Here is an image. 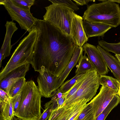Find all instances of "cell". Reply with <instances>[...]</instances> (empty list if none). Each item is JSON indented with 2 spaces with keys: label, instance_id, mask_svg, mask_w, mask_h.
<instances>
[{
  "label": "cell",
  "instance_id": "cell-1",
  "mask_svg": "<svg viewBox=\"0 0 120 120\" xmlns=\"http://www.w3.org/2000/svg\"><path fill=\"white\" fill-rule=\"evenodd\" d=\"M36 25L31 64L35 71L44 70L58 77L71 61L76 45L70 37L47 21L37 19Z\"/></svg>",
  "mask_w": 120,
  "mask_h": 120
},
{
  "label": "cell",
  "instance_id": "cell-2",
  "mask_svg": "<svg viewBox=\"0 0 120 120\" xmlns=\"http://www.w3.org/2000/svg\"><path fill=\"white\" fill-rule=\"evenodd\" d=\"M42 96L32 80L26 82L21 92L20 104L14 116L22 120H37L41 112Z\"/></svg>",
  "mask_w": 120,
  "mask_h": 120
},
{
  "label": "cell",
  "instance_id": "cell-3",
  "mask_svg": "<svg viewBox=\"0 0 120 120\" xmlns=\"http://www.w3.org/2000/svg\"><path fill=\"white\" fill-rule=\"evenodd\" d=\"M91 23H100L116 27L120 24V7L110 0L88 5L82 17Z\"/></svg>",
  "mask_w": 120,
  "mask_h": 120
},
{
  "label": "cell",
  "instance_id": "cell-4",
  "mask_svg": "<svg viewBox=\"0 0 120 120\" xmlns=\"http://www.w3.org/2000/svg\"><path fill=\"white\" fill-rule=\"evenodd\" d=\"M37 36L36 29L29 33L20 42L11 58L0 73V81L10 71L24 64H31Z\"/></svg>",
  "mask_w": 120,
  "mask_h": 120
},
{
  "label": "cell",
  "instance_id": "cell-5",
  "mask_svg": "<svg viewBox=\"0 0 120 120\" xmlns=\"http://www.w3.org/2000/svg\"><path fill=\"white\" fill-rule=\"evenodd\" d=\"M45 8L46 11L43 16V20L49 22L64 34L71 37V25L75 10L65 6L54 4Z\"/></svg>",
  "mask_w": 120,
  "mask_h": 120
},
{
  "label": "cell",
  "instance_id": "cell-6",
  "mask_svg": "<svg viewBox=\"0 0 120 120\" xmlns=\"http://www.w3.org/2000/svg\"><path fill=\"white\" fill-rule=\"evenodd\" d=\"M100 75L95 69L86 73L85 78L76 92L64 100L62 107L68 108L80 101L91 100L96 94L100 85Z\"/></svg>",
  "mask_w": 120,
  "mask_h": 120
},
{
  "label": "cell",
  "instance_id": "cell-7",
  "mask_svg": "<svg viewBox=\"0 0 120 120\" xmlns=\"http://www.w3.org/2000/svg\"><path fill=\"white\" fill-rule=\"evenodd\" d=\"M0 4L4 6L12 21L17 22L22 29L29 33L36 29L37 19L33 16L30 11L18 7L11 0H0Z\"/></svg>",
  "mask_w": 120,
  "mask_h": 120
},
{
  "label": "cell",
  "instance_id": "cell-8",
  "mask_svg": "<svg viewBox=\"0 0 120 120\" xmlns=\"http://www.w3.org/2000/svg\"><path fill=\"white\" fill-rule=\"evenodd\" d=\"M116 94L117 92L115 90L106 86H101L98 94L89 102L92 106L95 119Z\"/></svg>",
  "mask_w": 120,
  "mask_h": 120
},
{
  "label": "cell",
  "instance_id": "cell-9",
  "mask_svg": "<svg viewBox=\"0 0 120 120\" xmlns=\"http://www.w3.org/2000/svg\"><path fill=\"white\" fill-rule=\"evenodd\" d=\"M92 63L95 69L100 76L105 75L109 71L100 52L95 46L86 43L82 47Z\"/></svg>",
  "mask_w": 120,
  "mask_h": 120
},
{
  "label": "cell",
  "instance_id": "cell-10",
  "mask_svg": "<svg viewBox=\"0 0 120 120\" xmlns=\"http://www.w3.org/2000/svg\"><path fill=\"white\" fill-rule=\"evenodd\" d=\"M39 72L37 82L39 92L45 98L52 97L55 93V87L58 77L44 70Z\"/></svg>",
  "mask_w": 120,
  "mask_h": 120
},
{
  "label": "cell",
  "instance_id": "cell-11",
  "mask_svg": "<svg viewBox=\"0 0 120 120\" xmlns=\"http://www.w3.org/2000/svg\"><path fill=\"white\" fill-rule=\"evenodd\" d=\"M83 18L75 13L71 24V37L76 45L82 47L88 40L83 25Z\"/></svg>",
  "mask_w": 120,
  "mask_h": 120
},
{
  "label": "cell",
  "instance_id": "cell-12",
  "mask_svg": "<svg viewBox=\"0 0 120 120\" xmlns=\"http://www.w3.org/2000/svg\"><path fill=\"white\" fill-rule=\"evenodd\" d=\"M88 102L85 100L79 101L71 107L66 108L62 107L54 109L48 120H69L78 111L87 105Z\"/></svg>",
  "mask_w": 120,
  "mask_h": 120
},
{
  "label": "cell",
  "instance_id": "cell-13",
  "mask_svg": "<svg viewBox=\"0 0 120 120\" xmlns=\"http://www.w3.org/2000/svg\"><path fill=\"white\" fill-rule=\"evenodd\" d=\"M30 64L23 65L14 69L9 73L0 81V89L8 93L14 83L19 79L25 77L28 71Z\"/></svg>",
  "mask_w": 120,
  "mask_h": 120
},
{
  "label": "cell",
  "instance_id": "cell-14",
  "mask_svg": "<svg viewBox=\"0 0 120 120\" xmlns=\"http://www.w3.org/2000/svg\"><path fill=\"white\" fill-rule=\"evenodd\" d=\"M5 26L6 29V33L0 51V67L2 60L10 55L12 46L11 44V38L13 34L18 29L16 23L12 21H7Z\"/></svg>",
  "mask_w": 120,
  "mask_h": 120
},
{
  "label": "cell",
  "instance_id": "cell-15",
  "mask_svg": "<svg viewBox=\"0 0 120 120\" xmlns=\"http://www.w3.org/2000/svg\"><path fill=\"white\" fill-rule=\"evenodd\" d=\"M83 51V50L82 47L76 46L71 61L64 71L58 78L55 86V90L59 88L64 83L72 69L78 62Z\"/></svg>",
  "mask_w": 120,
  "mask_h": 120
},
{
  "label": "cell",
  "instance_id": "cell-16",
  "mask_svg": "<svg viewBox=\"0 0 120 120\" xmlns=\"http://www.w3.org/2000/svg\"><path fill=\"white\" fill-rule=\"evenodd\" d=\"M83 25L88 38L92 37H103L112 28L107 25L100 23H91L85 20L83 21Z\"/></svg>",
  "mask_w": 120,
  "mask_h": 120
},
{
  "label": "cell",
  "instance_id": "cell-17",
  "mask_svg": "<svg viewBox=\"0 0 120 120\" xmlns=\"http://www.w3.org/2000/svg\"><path fill=\"white\" fill-rule=\"evenodd\" d=\"M97 47L102 54L108 67L116 78L120 82V62L98 45Z\"/></svg>",
  "mask_w": 120,
  "mask_h": 120
},
{
  "label": "cell",
  "instance_id": "cell-18",
  "mask_svg": "<svg viewBox=\"0 0 120 120\" xmlns=\"http://www.w3.org/2000/svg\"><path fill=\"white\" fill-rule=\"evenodd\" d=\"M77 68L75 71V75H77L86 73L95 70V68L88 57L85 53H82L79 60Z\"/></svg>",
  "mask_w": 120,
  "mask_h": 120
},
{
  "label": "cell",
  "instance_id": "cell-19",
  "mask_svg": "<svg viewBox=\"0 0 120 120\" xmlns=\"http://www.w3.org/2000/svg\"><path fill=\"white\" fill-rule=\"evenodd\" d=\"M0 117L11 120L14 116L11 98L7 101H0Z\"/></svg>",
  "mask_w": 120,
  "mask_h": 120
},
{
  "label": "cell",
  "instance_id": "cell-20",
  "mask_svg": "<svg viewBox=\"0 0 120 120\" xmlns=\"http://www.w3.org/2000/svg\"><path fill=\"white\" fill-rule=\"evenodd\" d=\"M100 85L113 89L117 92L120 86V82L116 78L105 75L100 76Z\"/></svg>",
  "mask_w": 120,
  "mask_h": 120
},
{
  "label": "cell",
  "instance_id": "cell-21",
  "mask_svg": "<svg viewBox=\"0 0 120 120\" xmlns=\"http://www.w3.org/2000/svg\"><path fill=\"white\" fill-rule=\"evenodd\" d=\"M120 102V98L118 94H116L95 120H105L111 111Z\"/></svg>",
  "mask_w": 120,
  "mask_h": 120
},
{
  "label": "cell",
  "instance_id": "cell-22",
  "mask_svg": "<svg viewBox=\"0 0 120 120\" xmlns=\"http://www.w3.org/2000/svg\"><path fill=\"white\" fill-rule=\"evenodd\" d=\"M26 82L25 77L18 79L12 85L9 91L8 95L12 98L21 93Z\"/></svg>",
  "mask_w": 120,
  "mask_h": 120
},
{
  "label": "cell",
  "instance_id": "cell-23",
  "mask_svg": "<svg viewBox=\"0 0 120 120\" xmlns=\"http://www.w3.org/2000/svg\"><path fill=\"white\" fill-rule=\"evenodd\" d=\"M98 43L99 45L106 51L115 54H120V42L110 43L102 40L99 41Z\"/></svg>",
  "mask_w": 120,
  "mask_h": 120
},
{
  "label": "cell",
  "instance_id": "cell-24",
  "mask_svg": "<svg viewBox=\"0 0 120 120\" xmlns=\"http://www.w3.org/2000/svg\"><path fill=\"white\" fill-rule=\"evenodd\" d=\"M45 109L37 120H47L50 116L53 110L57 107L56 101L51 100L44 105Z\"/></svg>",
  "mask_w": 120,
  "mask_h": 120
},
{
  "label": "cell",
  "instance_id": "cell-25",
  "mask_svg": "<svg viewBox=\"0 0 120 120\" xmlns=\"http://www.w3.org/2000/svg\"><path fill=\"white\" fill-rule=\"evenodd\" d=\"M75 120H95L91 105L89 102Z\"/></svg>",
  "mask_w": 120,
  "mask_h": 120
},
{
  "label": "cell",
  "instance_id": "cell-26",
  "mask_svg": "<svg viewBox=\"0 0 120 120\" xmlns=\"http://www.w3.org/2000/svg\"><path fill=\"white\" fill-rule=\"evenodd\" d=\"M75 75L70 80L64 82L59 88L60 91L62 93L67 92L71 88L76 82L85 74Z\"/></svg>",
  "mask_w": 120,
  "mask_h": 120
},
{
  "label": "cell",
  "instance_id": "cell-27",
  "mask_svg": "<svg viewBox=\"0 0 120 120\" xmlns=\"http://www.w3.org/2000/svg\"><path fill=\"white\" fill-rule=\"evenodd\" d=\"M13 4L23 10L30 11L31 6L35 2V0H11Z\"/></svg>",
  "mask_w": 120,
  "mask_h": 120
},
{
  "label": "cell",
  "instance_id": "cell-28",
  "mask_svg": "<svg viewBox=\"0 0 120 120\" xmlns=\"http://www.w3.org/2000/svg\"><path fill=\"white\" fill-rule=\"evenodd\" d=\"M52 4H57L63 5L71 8L76 11L79 9L78 5L71 0H49Z\"/></svg>",
  "mask_w": 120,
  "mask_h": 120
},
{
  "label": "cell",
  "instance_id": "cell-29",
  "mask_svg": "<svg viewBox=\"0 0 120 120\" xmlns=\"http://www.w3.org/2000/svg\"><path fill=\"white\" fill-rule=\"evenodd\" d=\"M86 73L77 81L74 85L70 89V91L66 96L64 100H66L70 98L77 91L85 78Z\"/></svg>",
  "mask_w": 120,
  "mask_h": 120
},
{
  "label": "cell",
  "instance_id": "cell-30",
  "mask_svg": "<svg viewBox=\"0 0 120 120\" xmlns=\"http://www.w3.org/2000/svg\"><path fill=\"white\" fill-rule=\"evenodd\" d=\"M21 94V92L13 98H11L14 115L17 110L19 105L20 102Z\"/></svg>",
  "mask_w": 120,
  "mask_h": 120
},
{
  "label": "cell",
  "instance_id": "cell-31",
  "mask_svg": "<svg viewBox=\"0 0 120 120\" xmlns=\"http://www.w3.org/2000/svg\"><path fill=\"white\" fill-rule=\"evenodd\" d=\"M10 98L7 93L4 90L0 89V101H7Z\"/></svg>",
  "mask_w": 120,
  "mask_h": 120
},
{
  "label": "cell",
  "instance_id": "cell-32",
  "mask_svg": "<svg viewBox=\"0 0 120 120\" xmlns=\"http://www.w3.org/2000/svg\"><path fill=\"white\" fill-rule=\"evenodd\" d=\"M64 93L60 92L59 88L57 89L54 95L51 98V100H55L57 99L61 98L63 96Z\"/></svg>",
  "mask_w": 120,
  "mask_h": 120
},
{
  "label": "cell",
  "instance_id": "cell-33",
  "mask_svg": "<svg viewBox=\"0 0 120 120\" xmlns=\"http://www.w3.org/2000/svg\"><path fill=\"white\" fill-rule=\"evenodd\" d=\"M73 1L75 2L78 5L80 6L87 5L89 2L93 1L92 0H73Z\"/></svg>",
  "mask_w": 120,
  "mask_h": 120
},
{
  "label": "cell",
  "instance_id": "cell-34",
  "mask_svg": "<svg viewBox=\"0 0 120 120\" xmlns=\"http://www.w3.org/2000/svg\"><path fill=\"white\" fill-rule=\"evenodd\" d=\"M86 106L82 107L73 116L71 117L69 120H75L79 116L83 110L86 106Z\"/></svg>",
  "mask_w": 120,
  "mask_h": 120
},
{
  "label": "cell",
  "instance_id": "cell-35",
  "mask_svg": "<svg viewBox=\"0 0 120 120\" xmlns=\"http://www.w3.org/2000/svg\"><path fill=\"white\" fill-rule=\"evenodd\" d=\"M115 56L118 60L120 62V54H116Z\"/></svg>",
  "mask_w": 120,
  "mask_h": 120
},
{
  "label": "cell",
  "instance_id": "cell-36",
  "mask_svg": "<svg viewBox=\"0 0 120 120\" xmlns=\"http://www.w3.org/2000/svg\"><path fill=\"white\" fill-rule=\"evenodd\" d=\"M110 1L111 2L120 3V0H110Z\"/></svg>",
  "mask_w": 120,
  "mask_h": 120
},
{
  "label": "cell",
  "instance_id": "cell-37",
  "mask_svg": "<svg viewBox=\"0 0 120 120\" xmlns=\"http://www.w3.org/2000/svg\"><path fill=\"white\" fill-rule=\"evenodd\" d=\"M11 120H18L17 117V118L14 116L12 117Z\"/></svg>",
  "mask_w": 120,
  "mask_h": 120
},
{
  "label": "cell",
  "instance_id": "cell-38",
  "mask_svg": "<svg viewBox=\"0 0 120 120\" xmlns=\"http://www.w3.org/2000/svg\"><path fill=\"white\" fill-rule=\"evenodd\" d=\"M117 94L119 95L120 98V86L119 88V90L117 92Z\"/></svg>",
  "mask_w": 120,
  "mask_h": 120
},
{
  "label": "cell",
  "instance_id": "cell-39",
  "mask_svg": "<svg viewBox=\"0 0 120 120\" xmlns=\"http://www.w3.org/2000/svg\"><path fill=\"white\" fill-rule=\"evenodd\" d=\"M0 120H7L6 119L1 117H0Z\"/></svg>",
  "mask_w": 120,
  "mask_h": 120
},
{
  "label": "cell",
  "instance_id": "cell-40",
  "mask_svg": "<svg viewBox=\"0 0 120 120\" xmlns=\"http://www.w3.org/2000/svg\"><path fill=\"white\" fill-rule=\"evenodd\" d=\"M18 118V120H22L21 119H20V118Z\"/></svg>",
  "mask_w": 120,
  "mask_h": 120
}]
</instances>
